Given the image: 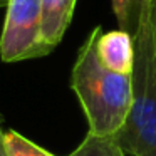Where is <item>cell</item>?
Returning a JSON list of instances; mask_svg holds the SVG:
<instances>
[{
  "mask_svg": "<svg viewBox=\"0 0 156 156\" xmlns=\"http://www.w3.org/2000/svg\"><path fill=\"white\" fill-rule=\"evenodd\" d=\"M2 146L7 156H55L17 131H2Z\"/></svg>",
  "mask_w": 156,
  "mask_h": 156,
  "instance_id": "obj_7",
  "label": "cell"
},
{
  "mask_svg": "<svg viewBox=\"0 0 156 156\" xmlns=\"http://www.w3.org/2000/svg\"><path fill=\"white\" fill-rule=\"evenodd\" d=\"M77 0H41L42 12V44L51 54L64 39L71 25Z\"/></svg>",
  "mask_w": 156,
  "mask_h": 156,
  "instance_id": "obj_5",
  "label": "cell"
},
{
  "mask_svg": "<svg viewBox=\"0 0 156 156\" xmlns=\"http://www.w3.org/2000/svg\"><path fill=\"white\" fill-rule=\"evenodd\" d=\"M99 61L109 71L131 76L134 66V39L126 30H109L99 34L96 41Z\"/></svg>",
  "mask_w": 156,
  "mask_h": 156,
  "instance_id": "obj_4",
  "label": "cell"
},
{
  "mask_svg": "<svg viewBox=\"0 0 156 156\" xmlns=\"http://www.w3.org/2000/svg\"><path fill=\"white\" fill-rule=\"evenodd\" d=\"M102 32L96 25L77 51L72 66L71 89L86 114L89 133L116 136L128 119L133 102L131 76L109 71L99 61L96 41Z\"/></svg>",
  "mask_w": 156,
  "mask_h": 156,
  "instance_id": "obj_1",
  "label": "cell"
},
{
  "mask_svg": "<svg viewBox=\"0 0 156 156\" xmlns=\"http://www.w3.org/2000/svg\"><path fill=\"white\" fill-rule=\"evenodd\" d=\"M49 55L42 44L41 0H9L0 35L4 62H20Z\"/></svg>",
  "mask_w": 156,
  "mask_h": 156,
  "instance_id": "obj_3",
  "label": "cell"
},
{
  "mask_svg": "<svg viewBox=\"0 0 156 156\" xmlns=\"http://www.w3.org/2000/svg\"><path fill=\"white\" fill-rule=\"evenodd\" d=\"M0 156H7L4 151V146H2V134H0Z\"/></svg>",
  "mask_w": 156,
  "mask_h": 156,
  "instance_id": "obj_9",
  "label": "cell"
},
{
  "mask_svg": "<svg viewBox=\"0 0 156 156\" xmlns=\"http://www.w3.org/2000/svg\"><path fill=\"white\" fill-rule=\"evenodd\" d=\"M2 124H4V116L0 112V134H2Z\"/></svg>",
  "mask_w": 156,
  "mask_h": 156,
  "instance_id": "obj_10",
  "label": "cell"
},
{
  "mask_svg": "<svg viewBox=\"0 0 156 156\" xmlns=\"http://www.w3.org/2000/svg\"><path fill=\"white\" fill-rule=\"evenodd\" d=\"M133 39V102L116 138L126 154L156 156V0H144Z\"/></svg>",
  "mask_w": 156,
  "mask_h": 156,
  "instance_id": "obj_2",
  "label": "cell"
},
{
  "mask_svg": "<svg viewBox=\"0 0 156 156\" xmlns=\"http://www.w3.org/2000/svg\"><path fill=\"white\" fill-rule=\"evenodd\" d=\"M144 0H111L112 12L121 30L134 34Z\"/></svg>",
  "mask_w": 156,
  "mask_h": 156,
  "instance_id": "obj_8",
  "label": "cell"
},
{
  "mask_svg": "<svg viewBox=\"0 0 156 156\" xmlns=\"http://www.w3.org/2000/svg\"><path fill=\"white\" fill-rule=\"evenodd\" d=\"M67 156H126L116 136L87 133L84 141Z\"/></svg>",
  "mask_w": 156,
  "mask_h": 156,
  "instance_id": "obj_6",
  "label": "cell"
},
{
  "mask_svg": "<svg viewBox=\"0 0 156 156\" xmlns=\"http://www.w3.org/2000/svg\"><path fill=\"white\" fill-rule=\"evenodd\" d=\"M7 2H9V0H0V9H2V7H7Z\"/></svg>",
  "mask_w": 156,
  "mask_h": 156,
  "instance_id": "obj_11",
  "label": "cell"
}]
</instances>
